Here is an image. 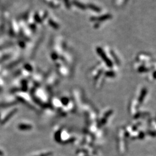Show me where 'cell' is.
Here are the masks:
<instances>
[{"instance_id": "obj_1", "label": "cell", "mask_w": 156, "mask_h": 156, "mask_svg": "<svg viewBox=\"0 0 156 156\" xmlns=\"http://www.w3.org/2000/svg\"><path fill=\"white\" fill-rule=\"evenodd\" d=\"M16 112H17V109H15L13 110V111H11L8 114V115H6V117L4 118V119H3V120L1 122V124H5L6 122H8V120L10 119L11 117H12V116L16 113Z\"/></svg>"}, {"instance_id": "obj_2", "label": "cell", "mask_w": 156, "mask_h": 156, "mask_svg": "<svg viewBox=\"0 0 156 156\" xmlns=\"http://www.w3.org/2000/svg\"><path fill=\"white\" fill-rule=\"evenodd\" d=\"M18 128L22 131H26V130H30L32 128V126L30 124H20L19 125Z\"/></svg>"}, {"instance_id": "obj_3", "label": "cell", "mask_w": 156, "mask_h": 156, "mask_svg": "<svg viewBox=\"0 0 156 156\" xmlns=\"http://www.w3.org/2000/svg\"><path fill=\"white\" fill-rule=\"evenodd\" d=\"M50 155V153H45V154H41L40 155H38V156H49Z\"/></svg>"}]
</instances>
